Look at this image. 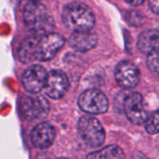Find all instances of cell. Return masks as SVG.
Returning a JSON list of instances; mask_svg holds the SVG:
<instances>
[{
    "mask_svg": "<svg viewBox=\"0 0 159 159\" xmlns=\"http://www.w3.org/2000/svg\"><path fill=\"white\" fill-rule=\"evenodd\" d=\"M126 2H128L132 6H140L144 2V0H126Z\"/></svg>",
    "mask_w": 159,
    "mask_h": 159,
    "instance_id": "obj_20",
    "label": "cell"
},
{
    "mask_svg": "<svg viewBox=\"0 0 159 159\" xmlns=\"http://www.w3.org/2000/svg\"><path fill=\"white\" fill-rule=\"evenodd\" d=\"M87 159H125V153L116 145H109L89 154Z\"/></svg>",
    "mask_w": 159,
    "mask_h": 159,
    "instance_id": "obj_15",
    "label": "cell"
},
{
    "mask_svg": "<svg viewBox=\"0 0 159 159\" xmlns=\"http://www.w3.org/2000/svg\"><path fill=\"white\" fill-rule=\"evenodd\" d=\"M22 116L28 120L43 118L49 111L48 102L42 96L24 95L20 101Z\"/></svg>",
    "mask_w": 159,
    "mask_h": 159,
    "instance_id": "obj_6",
    "label": "cell"
},
{
    "mask_svg": "<svg viewBox=\"0 0 159 159\" xmlns=\"http://www.w3.org/2000/svg\"><path fill=\"white\" fill-rule=\"evenodd\" d=\"M69 88L67 75L60 71L54 70L48 74L44 89L46 94L52 99H61Z\"/></svg>",
    "mask_w": 159,
    "mask_h": 159,
    "instance_id": "obj_9",
    "label": "cell"
},
{
    "mask_svg": "<svg viewBox=\"0 0 159 159\" xmlns=\"http://www.w3.org/2000/svg\"><path fill=\"white\" fill-rule=\"evenodd\" d=\"M78 132L82 140L90 147H99L105 141V132L100 121L90 116H85L78 122Z\"/></svg>",
    "mask_w": 159,
    "mask_h": 159,
    "instance_id": "obj_3",
    "label": "cell"
},
{
    "mask_svg": "<svg viewBox=\"0 0 159 159\" xmlns=\"http://www.w3.org/2000/svg\"><path fill=\"white\" fill-rule=\"evenodd\" d=\"M143 16L137 11H130L128 15V21L129 24L140 26L143 24Z\"/></svg>",
    "mask_w": 159,
    "mask_h": 159,
    "instance_id": "obj_18",
    "label": "cell"
},
{
    "mask_svg": "<svg viewBox=\"0 0 159 159\" xmlns=\"http://www.w3.org/2000/svg\"><path fill=\"white\" fill-rule=\"evenodd\" d=\"M124 110L128 119L135 125H141L148 119V115L143 108V96L138 92L131 93L125 99Z\"/></svg>",
    "mask_w": 159,
    "mask_h": 159,
    "instance_id": "obj_8",
    "label": "cell"
},
{
    "mask_svg": "<svg viewBox=\"0 0 159 159\" xmlns=\"http://www.w3.org/2000/svg\"><path fill=\"white\" fill-rule=\"evenodd\" d=\"M115 77L121 88L130 89L139 84L140 71L133 62L129 61H122L116 67Z\"/></svg>",
    "mask_w": 159,
    "mask_h": 159,
    "instance_id": "obj_7",
    "label": "cell"
},
{
    "mask_svg": "<svg viewBox=\"0 0 159 159\" xmlns=\"http://www.w3.org/2000/svg\"><path fill=\"white\" fill-rule=\"evenodd\" d=\"M138 49L143 54H151L159 50V31L149 29L141 34L138 42Z\"/></svg>",
    "mask_w": 159,
    "mask_h": 159,
    "instance_id": "obj_13",
    "label": "cell"
},
{
    "mask_svg": "<svg viewBox=\"0 0 159 159\" xmlns=\"http://www.w3.org/2000/svg\"><path fill=\"white\" fill-rule=\"evenodd\" d=\"M64 37L56 33H48L38 38L36 60L48 61L52 59L64 45Z\"/></svg>",
    "mask_w": 159,
    "mask_h": 159,
    "instance_id": "obj_5",
    "label": "cell"
},
{
    "mask_svg": "<svg viewBox=\"0 0 159 159\" xmlns=\"http://www.w3.org/2000/svg\"><path fill=\"white\" fill-rule=\"evenodd\" d=\"M35 1H38V0H35Z\"/></svg>",
    "mask_w": 159,
    "mask_h": 159,
    "instance_id": "obj_21",
    "label": "cell"
},
{
    "mask_svg": "<svg viewBox=\"0 0 159 159\" xmlns=\"http://www.w3.org/2000/svg\"><path fill=\"white\" fill-rule=\"evenodd\" d=\"M62 21L65 27L73 32L90 31L95 24V17L87 5L80 2H73L66 5L63 8Z\"/></svg>",
    "mask_w": 159,
    "mask_h": 159,
    "instance_id": "obj_2",
    "label": "cell"
},
{
    "mask_svg": "<svg viewBox=\"0 0 159 159\" xmlns=\"http://www.w3.org/2000/svg\"><path fill=\"white\" fill-rule=\"evenodd\" d=\"M148 3L152 11L159 15V0H148Z\"/></svg>",
    "mask_w": 159,
    "mask_h": 159,
    "instance_id": "obj_19",
    "label": "cell"
},
{
    "mask_svg": "<svg viewBox=\"0 0 159 159\" xmlns=\"http://www.w3.org/2000/svg\"><path fill=\"white\" fill-rule=\"evenodd\" d=\"M98 41V36L91 31H78L73 32L69 42L72 48L78 51L86 52L92 49Z\"/></svg>",
    "mask_w": 159,
    "mask_h": 159,
    "instance_id": "obj_12",
    "label": "cell"
},
{
    "mask_svg": "<svg viewBox=\"0 0 159 159\" xmlns=\"http://www.w3.org/2000/svg\"><path fill=\"white\" fill-rule=\"evenodd\" d=\"M80 109L91 115L104 114L107 112L109 102L107 97L98 89H88L78 99Z\"/></svg>",
    "mask_w": 159,
    "mask_h": 159,
    "instance_id": "obj_4",
    "label": "cell"
},
{
    "mask_svg": "<svg viewBox=\"0 0 159 159\" xmlns=\"http://www.w3.org/2000/svg\"><path fill=\"white\" fill-rule=\"evenodd\" d=\"M47 75L46 70L41 65H31L22 75V85L27 91L36 94L44 89Z\"/></svg>",
    "mask_w": 159,
    "mask_h": 159,
    "instance_id": "obj_10",
    "label": "cell"
},
{
    "mask_svg": "<svg viewBox=\"0 0 159 159\" xmlns=\"http://www.w3.org/2000/svg\"><path fill=\"white\" fill-rule=\"evenodd\" d=\"M147 65L150 71L157 75H159V50L148 55Z\"/></svg>",
    "mask_w": 159,
    "mask_h": 159,
    "instance_id": "obj_17",
    "label": "cell"
},
{
    "mask_svg": "<svg viewBox=\"0 0 159 159\" xmlns=\"http://www.w3.org/2000/svg\"><path fill=\"white\" fill-rule=\"evenodd\" d=\"M145 129L150 134L159 133V110L154 113L153 116L146 120Z\"/></svg>",
    "mask_w": 159,
    "mask_h": 159,
    "instance_id": "obj_16",
    "label": "cell"
},
{
    "mask_svg": "<svg viewBox=\"0 0 159 159\" xmlns=\"http://www.w3.org/2000/svg\"><path fill=\"white\" fill-rule=\"evenodd\" d=\"M38 36L33 35L25 38L20 45L18 49V55L20 61L24 63L31 62L36 60V48H37V42Z\"/></svg>",
    "mask_w": 159,
    "mask_h": 159,
    "instance_id": "obj_14",
    "label": "cell"
},
{
    "mask_svg": "<svg viewBox=\"0 0 159 159\" xmlns=\"http://www.w3.org/2000/svg\"><path fill=\"white\" fill-rule=\"evenodd\" d=\"M23 20L26 26L34 35L51 33L53 19L45 6L35 0H30L23 8Z\"/></svg>",
    "mask_w": 159,
    "mask_h": 159,
    "instance_id": "obj_1",
    "label": "cell"
},
{
    "mask_svg": "<svg viewBox=\"0 0 159 159\" xmlns=\"http://www.w3.org/2000/svg\"><path fill=\"white\" fill-rule=\"evenodd\" d=\"M55 129L48 123H41L34 128L31 133V142L37 148H48L54 142Z\"/></svg>",
    "mask_w": 159,
    "mask_h": 159,
    "instance_id": "obj_11",
    "label": "cell"
}]
</instances>
